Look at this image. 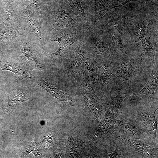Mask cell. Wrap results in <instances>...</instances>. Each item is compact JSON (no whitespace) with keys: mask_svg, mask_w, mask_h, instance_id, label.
<instances>
[{"mask_svg":"<svg viewBox=\"0 0 158 158\" xmlns=\"http://www.w3.org/2000/svg\"><path fill=\"white\" fill-rule=\"evenodd\" d=\"M83 36V29L80 30L75 27L63 28L52 32L50 41L57 42L59 45L55 52L42 53V58L48 66L61 64L63 57L72 44Z\"/></svg>","mask_w":158,"mask_h":158,"instance_id":"1","label":"cell"},{"mask_svg":"<svg viewBox=\"0 0 158 158\" xmlns=\"http://www.w3.org/2000/svg\"><path fill=\"white\" fill-rule=\"evenodd\" d=\"M157 110V103L140 102L132 104L128 112L129 116L135 119L151 142L156 143H158L157 137L158 122L155 118V113Z\"/></svg>","mask_w":158,"mask_h":158,"instance_id":"2","label":"cell"},{"mask_svg":"<svg viewBox=\"0 0 158 158\" xmlns=\"http://www.w3.org/2000/svg\"><path fill=\"white\" fill-rule=\"evenodd\" d=\"M111 135V140L123 153L135 151L147 158H158V143L127 136L117 131Z\"/></svg>","mask_w":158,"mask_h":158,"instance_id":"3","label":"cell"},{"mask_svg":"<svg viewBox=\"0 0 158 158\" xmlns=\"http://www.w3.org/2000/svg\"><path fill=\"white\" fill-rule=\"evenodd\" d=\"M121 104L116 99H110L104 115L98 122L97 131L90 140L92 144L99 146V145H106L112 142L110 138L115 132L113 121Z\"/></svg>","mask_w":158,"mask_h":158,"instance_id":"4","label":"cell"},{"mask_svg":"<svg viewBox=\"0 0 158 158\" xmlns=\"http://www.w3.org/2000/svg\"><path fill=\"white\" fill-rule=\"evenodd\" d=\"M87 52V46L82 38L73 43L63 56L61 63L71 81L75 80L76 74L81 70L82 62Z\"/></svg>","mask_w":158,"mask_h":158,"instance_id":"5","label":"cell"},{"mask_svg":"<svg viewBox=\"0 0 158 158\" xmlns=\"http://www.w3.org/2000/svg\"><path fill=\"white\" fill-rule=\"evenodd\" d=\"M146 63L141 57L116 64L115 73L118 79V91L130 92L133 79L143 69Z\"/></svg>","mask_w":158,"mask_h":158,"instance_id":"6","label":"cell"},{"mask_svg":"<svg viewBox=\"0 0 158 158\" xmlns=\"http://www.w3.org/2000/svg\"><path fill=\"white\" fill-rule=\"evenodd\" d=\"M58 6L51 11L47 19L52 32L68 27H75L80 30L83 28L77 20L73 18L71 15L74 13L65 0H60Z\"/></svg>","mask_w":158,"mask_h":158,"instance_id":"7","label":"cell"},{"mask_svg":"<svg viewBox=\"0 0 158 158\" xmlns=\"http://www.w3.org/2000/svg\"><path fill=\"white\" fill-rule=\"evenodd\" d=\"M112 62L108 58L101 62L96 63L98 71L97 78L93 89L94 93L108 98L117 92L113 87L116 78L111 73Z\"/></svg>","mask_w":158,"mask_h":158,"instance_id":"8","label":"cell"},{"mask_svg":"<svg viewBox=\"0 0 158 158\" xmlns=\"http://www.w3.org/2000/svg\"><path fill=\"white\" fill-rule=\"evenodd\" d=\"M81 81L80 88L84 99V114L91 116L97 123L104 115L109 103L107 99L99 98L93 90L87 87Z\"/></svg>","mask_w":158,"mask_h":158,"instance_id":"9","label":"cell"},{"mask_svg":"<svg viewBox=\"0 0 158 158\" xmlns=\"http://www.w3.org/2000/svg\"><path fill=\"white\" fill-rule=\"evenodd\" d=\"M113 122L115 131L127 136L151 142L147 135L139 126L135 119L118 111L115 114Z\"/></svg>","mask_w":158,"mask_h":158,"instance_id":"10","label":"cell"},{"mask_svg":"<svg viewBox=\"0 0 158 158\" xmlns=\"http://www.w3.org/2000/svg\"><path fill=\"white\" fill-rule=\"evenodd\" d=\"M138 0H94L92 4L84 5L86 14L91 20L95 18L99 21L104 14L114 8L122 6L132 1Z\"/></svg>","mask_w":158,"mask_h":158,"instance_id":"11","label":"cell"},{"mask_svg":"<svg viewBox=\"0 0 158 158\" xmlns=\"http://www.w3.org/2000/svg\"><path fill=\"white\" fill-rule=\"evenodd\" d=\"M34 81L35 85L47 91L56 98L63 111L77 104L72 95L63 92L55 85L45 81L41 78H37Z\"/></svg>","mask_w":158,"mask_h":158,"instance_id":"12","label":"cell"},{"mask_svg":"<svg viewBox=\"0 0 158 158\" xmlns=\"http://www.w3.org/2000/svg\"><path fill=\"white\" fill-rule=\"evenodd\" d=\"M154 65L150 78L143 88L138 93L131 95L130 102L133 103L143 99L142 101L151 104L155 103L154 94L158 86V72L157 65Z\"/></svg>","mask_w":158,"mask_h":158,"instance_id":"13","label":"cell"},{"mask_svg":"<svg viewBox=\"0 0 158 158\" xmlns=\"http://www.w3.org/2000/svg\"><path fill=\"white\" fill-rule=\"evenodd\" d=\"M19 47L21 51L20 59L24 61L34 69L42 73L45 71L47 67L42 56L29 42L20 44Z\"/></svg>","mask_w":158,"mask_h":158,"instance_id":"14","label":"cell"},{"mask_svg":"<svg viewBox=\"0 0 158 158\" xmlns=\"http://www.w3.org/2000/svg\"><path fill=\"white\" fill-rule=\"evenodd\" d=\"M97 67L95 61L85 56L82 63L81 70L78 72L81 80L87 87L92 90L97 78Z\"/></svg>","mask_w":158,"mask_h":158,"instance_id":"15","label":"cell"},{"mask_svg":"<svg viewBox=\"0 0 158 158\" xmlns=\"http://www.w3.org/2000/svg\"><path fill=\"white\" fill-rule=\"evenodd\" d=\"M34 69L25 62L13 60H0V71L8 70L15 74L20 79L31 76Z\"/></svg>","mask_w":158,"mask_h":158,"instance_id":"16","label":"cell"},{"mask_svg":"<svg viewBox=\"0 0 158 158\" xmlns=\"http://www.w3.org/2000/svg\"><path fill=\"white\" fill-rule=\"evenodd\" d=\"M30 32L28 27L14 28L0 24V42L24 37Z\"/></svg>","mask_w":158,"mask_h":158,"instance_id":"17","label":"cell"},{"mask_svg":"<svg viewBox=\"0 0 158 158\" xmlns=\"http://www.w3.org/2000/svg\"><path fill=\"white\" fill-rule=\"evenodd\" d=\"M29 89L19 90L13 95L9 96L5 103L6 109L9 112H13L20 103L28 100L27 95L30 91Z\"/></svg>","mask_w":158,"mask_h":158,"instance_id":"18","label":"cell"},{"mask_svg":"<svg viewBox=\"0 0 158 158\" xmlns=\"http://www.w3.org/2000/svg\"><path fill=\"white\" fill-rule=\"evenodd\" d=\"M128 21L126 16L118 18L110 17L107 23L98 30L101 31L109 30L123 31L127 28L128 25Z\"/></svg>","mask_w":158,"mask_h":158,"instance_id":"19","label":"cell"},{"mask_svg":"<svg viewBox=\"0 0 158 158\" xmlns=\"http://www.w3.org/2000/svg\"><path fill=\"white\" fill-rule=\"evenodd\" d=\"M23 15L28 23V28L30 32H34L42 45L44 43V37L39 28L34 18L32 11L28 7L24 10Z\"/></svg>","mask_w":158,"mask_h":158,"instance_id":"20","label":"cell"},{"mask_svg":"<svg viewBox=\"0 0 158 158\" xmlns=\"http://www.w3.org/2000/svg\"><path fill=\"white\" fill-rule=\"evenodd\" d=\"M74 13L76 16L77 20L79 24L83 28L90 27L88 23L86 13L84 9L82 6L80 0H66Z\"/></svg>","mask_w":158,"mask_h":158,"instance_id":"21","label":"cell"},{"mask_svg":"<svg viewBox=\"0 0 158 158\" xmlns=\"http://www.w3.org/2000/svg\"><path fill=\"white\" fill-rule=\"evenodd\" d=\"M139 39L138 44L141 53V57L142 58L144 57L143 61L147 62V58L151 55L152 51L154 49V46L149 39H147L144 37Z\"/></svg>","mask_w":158,"mask_h":158,"instance_id":"22","label":"cell"},{"mask_svg":"<svg viewBox=\"0 0 158 158\" xmlns=\"http://www.w3.org/2000/svg\"><path fill=\"white\" fill-rule=\"evenodd\" d=\"M112 41L113 45L120 54L125 56L128 55L122 43L121 38L118 35H113L112 36Z\"/></svg>","mask_w":158,"mask_h":158,"instance_id":"23","label":"cell"},{"mask_svg":"<svg viewBox=\"0 0 158 158\" xmlns=\"http://www.w3.org/2000/svg\"><path fill=\"white\" fill-rule=\"evenodd\" d=\"M145 20L137 23L136 27L135 33L139 38L144 37L146 32Z\"/></svg>","mask_w":158,"mask_h":158,"instance_id":"24","label":"cell"},{"mask_svg":"<svg viewBox=\"0 0 158 158\" xmlns=\"http://www.w3.org/2000/svg\"><path fill=\"white\" fill-rule=\"evenodd\" d=\"M116 148L111 153H107L106 157L108 158H123L124 157V154L121 151L120 149L116 147Z\"/></svg>","mask_w":158,"mask_h":158,"instance_id":"25","label":"cell"},{"mask_svg":"<svg viewBox=\"0 0 158 158\" xmlns=\"http://www.w3.org/2000/svg\"><path fill=\"white\" fill-rule=\"evenodd\" d=\"M146 3L151 7L157 8L158 0H147Z\"/></svg>","mask_w":158,"mask_h":158,"instance_id":"26","label":"cell"},{"mask_svg":"<svg viewBox=\"0 0 158 158\" xmlns=\"http://www.w3.org/2000/svg\"><path fill=\"white\" fill-rule=\"evenodd\" d=\"M52 141V136L46 138L44 139L43 144L44 147H47L50 145Z\"/></svg>","mask_w":158,"mask_h":158,"instance_id":"27","label":"cell"},{"mask_svg":"<svg viewBox=\"0 0 158 158\" xmlns=\"http://www.w3.org/2000/svg\"><path fill=\"white\" fill-rule=\"evenodd\" d=\"M5 53L2 50L1 48L0 47V55L2 56H4L5 55Z\"/></svg>","mask_w":158,"mask_h":158,"instance_id":"28","label":"cell"}]
</instances>
